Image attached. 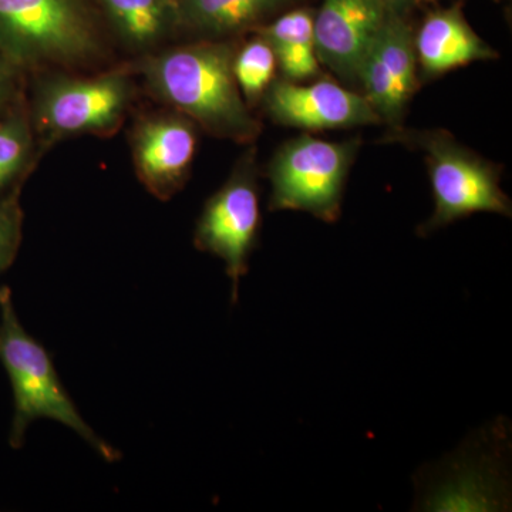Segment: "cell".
<instances>
[{
    "label": "cell",
    "mask_w": 512,
    "mask_h": 512,
    "mask_svg": "<svg viewBox=\"0 0 512 512\" xmlns=\"http://www.w3.org/2000/svg\"><path fill=\"white\" fill-rule=\"evenodd\" d=\"M148 83L158 96L205 130L229 140H254L259 123L242 100L234 76V53L221 43L177 47L148 60Z\"/></svg>",
    "instance_id": "1"
},
{
    "label": "cell",
    "mask_w": 512,
    "mask_h": 512,
    "mask_svg": "<svg viewBox=\"0 0 512 512\" xmlns=\"http://www.w3.org/2000/svg\"><path fill=\"white\" fill-rule=\"evenodd\" d=\"M0 362L8 373L15 400L10 446H22L33 421L49 419L79 434L109 463L120 460V451L101 439L77 410L57 375L52 357L23 328L8 286H0Z\"/></svg>",
    "instance_id": "2"
},
{
    "label": "cell",
    "mask_w": 512,
    "mask_h": 512,
    "mask_svg": "<svg viewBox=\"0 0 512 512\" xmlns=\"http://www.w3.org/2000/svg\"><path fill=\"white\" fill-rule=\"evenodd\" d=\"M357 148V138L336 143L305 134L289 141L269 167L271 210L309 212L330 224L338 221Z\"/></svg>",
    "instance_id": "3"
},
{
    "label": "cell",
    "mask_w": 512,
    "mask_h": 512,
    "mask_svg": "<svg viewBox=\"0 0 512 512\" xmlns=\"http://www.w3.org/2000/svg\"><path fill=\"white\" fill-rule=\"evenodd\" d=\"M426 153L434 212L419 228L420 235L433 234L477 212L511 217L508 195L500 187L493 165L461 147L444 131H423L407 138Z\"/></svg>",
    "instance_id": "4"
},
{
    "label": "cell",
    "mask_w": 512,
    "mask_h": 512,
    "mask_svg": "<svg viewBox=\"0 0 512 512\" xmlns=\"http://www.w3.org/2000/svg\"><path fill=\"white\" fill-rule=\"evenodd\" d=\"M96 42L77 0H0V52L16 64L73 62Z\"/></svg>",
    "instance_id": "5"
},
{
    "label": "cell",
    "mask_w": 512,
    "mask_h": 512,
    "mask_svg": "<svg viewBox=\"0 0 512 512\" xmlns=\"http://www.w3.org/2000/svg\"><path fill=\"white\" fill-rule=\"evenodd\" d=\"M261 225L259 194L252 158L239 165L220 191L205 204L197 229L195 247L225 262L232 282L231 302L238 301V286L247 275Z\"/></svg>",
    "instance_id": "6"
},
{
    "label": "cell",
    "mask_w": 512,
    "mask_h": 512,
    "mask_svg": "<svg viewBox=\"0 0 512 512\" xmlns=\"http://www.w3.org/2000/svg\"><path fill=\"white\" fill-rule=\"evenodd\" d=\"M130 99V83L121 74L94 79L56 80L43 87L36 117L56 136L94 133L116 126Z\"/></svg>",
    "instance_id": "7"
},
{
    "label": "cell",
    "mask_w": 512,
    "mask_h": 512,
    "mask_svg": "<svg viewBox=\"0 0 512 512\" xmlns=\"http://www.w3.org/2000/svg\"><path fill=\"white\" fill-rule=\"evenodd\" d=\"M416 64L412 28L404 16L390 13L363 57L357 82L380 121L397 130L416 89Z\"/></svg>",
    "instance_id": "8"
},
{
    "label": "cell",
    "mask_w": 512,
    "mask_h": 512,
    "mask_svg": "<svg viewBox=\"0 0 512 512\" xmlns=\"http://www.w3.org/2000/svg\"><path fill=\"white\" fill-rule=\"evenodd\" d=\"M266 110L278 123L309 131L380 123L363 94L330 80L274 83L266 93Z\"/></svg>",
    "instance_id": "9"
},
{
    "label": "cell",
    "mask_w": 512,
    "mask_h": 512,
    "mask_svg": "<svg viewBox=\"0 0 512 512\" xmlns=\"http://www.w3.org/2000/svg\"><path fill=\"white\" fill-rule=\"evenodd\" d=\"M389 15L380 0H323L315 13L319 63L356 82L363 57Z\"/></svg>",
    "instance_id": "10"
},
{
    "label": "cell",
    "mask_w": 512,
    "mask_h": 512,
    "mask_svg": "<svg viewBox=\"0 0 512 512\" xmlns=\"http://www.w3.org/2000/svg\"><path fill=\"white\" fill-rule=\"evenodd\" d=\"M195 146L191 121L174 116L144 121L133 143L138 177L161 200L170 198L190 171Z\"/></svg>",
    "instance_id": "11"
},
{
    "label": "cell",
    "mask_w": 512,
    "mask_h": 512,
    "mask_svg": "<svg viewBox=\"0 0 512 512\" xmlns=\"http://www.w3.org/2000/svg\"><path fill=\"white\" fill-rule=\"evenodd\" d=\"M414 49L426 76H439L466 64L498 57L493 47L471 29L458 6L430 12L414 35Z\"/></svg>",
    "instance_id": "12"
},
{
    "label": "cell",
    "mask_w": 512,
    "mask_h": 512,
    "mask_svg": "<svg viewBox=\"0 0 512 512\" xmlns=\"http://www.w3.org/2000/svg\"><path fill=\"white\" fill-rule=\"evenodd\" d=\"M274 50L276 63L289 80H306L319 73L315 47V13L293 9L259 30Z\"/></svg>",
    "instance_id": "13"
},
{
    "label": "cell",
    "mask_w": 512,
    "mask_h": 512,
    "mask_svg": "<svg viewBox=\"0 0 512 512\" xmlns=\"http://www.w3.org/2000/svg\"><path fill=\"white\" fill-rule=\"evenodd\" d=\"M292 0H175L178 23L211 33L238 32L261 22Z\"/></svg>",
    "instance_id": "14"
},
{
    "label": "cell",
    "mask_w": 512,
    "mask_h": 512,
    "mask_svg": "<svg viewBox=\"0 0 512 512\" xmlns=\"http://www.w3.org/2000/svg\"><path fill=\"white\" fill-rule=\"evenodd\" d=\"M120 36L134 47L154 45L178 23L175 0H101Z\"/></svg>",
    "instance_id": "15"
},
{
    "label": "cell",
    "mask_w": 512,
    "mask_h": 512,
    "mask_svg": "<svg viewBox=\"0 0 512 512\" xmlns=\"http://www.w3.org/2000/svg\"><path fill=\"white\" fill-rule=\"evenodd\" d=\"M276 57L269 43L261 36L248 42L234 56V76L239 90L249 101L265 93L274 79Z\"/></svg>",
    "instance_id": "16"
},
{
    "label": "cell",
    "mask_w": 512,
    "mask_h": 512,
    "mask_svg": "<svg viewBox=\"0 0 512 512\" xmlns=\"http://www.w3.org/2000/svg\"><path fill=\"white\" fill-rule=\"evenodd\" d=\"M32 150L28 121L10 116L0 121V190L23 170Z\"/></svg>",
    "instance_id": "17"
},
{
    "label": "cell",
    "mask_w": 512,
    "mask_h": 512,
    "mask_svg": "<svg viewBox=\"0 0 512 512\" xmlns=\"http://www.w3.org/2000/svg\"><path fill=\"white\" fill-rule=\"evenodd\" d=\"M23 212L18 192L0 201V275L12 265L22 239Z\"/></svg>",
    "instance_id": "18"
},
{
    "label": "cell",
    "mask_w": 512,
    "mask_h": 512,
    "mask_svg": "<svg viewBox=\"0 0 512 512\" xmlns=\"http://www.w3.org/2000/svg\"><path fill=\"white\" fill-rule=\"evenodd\" d=\"M427 2L431 0H380L387 12L397 16H404L410 10Z\"/></svg>",
    "instance_id": "19"
},
{
    "label": "cell",
    "mask_w": 512,
    "mask_h": 512,
    "mask_svg": "<svg viewBox=\"0 0 512 512\" xmlns=\"http://www.w3.org/2000/svg\"><path fill=\"white\" fill-rule=\"evenodd\" d=\"M9 89V74L6 70L5 64L0 62V104L5 100L6 94Z\"/></svg>",
    "instance_id": "20"
}]
</instances>
